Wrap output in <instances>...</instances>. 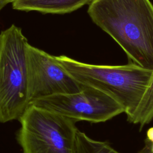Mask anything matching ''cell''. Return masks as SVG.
Instances as JSON below:
<instances>
[{
    "instance_id": "5",
    "label": "cell",
    "mask_w": 153,
    "mask_h": 153,
    "mask_svg": "<svg viewBox=\"0 0 153 153\" xmlns=\"http://www.w3.org/2000/svg\"><path fill=\"white\" fill-rule=\"evenodd\" d=\"M30 104L76 122L102 123L125 113L124 107L112 97L84 84H82V88L78 92L43 97L33 101Z\"/></svg>"
},
{
    "instance_id": "7",
    "label": "cell",
    "mask_w": 153,
    "mask_h": 153,
    "mask_svg": "<svg viewBox=\"0 0 153 153\" xmlns=\"http://www.w3.org/2000/svg\"><path fill=\"white\" fill-rule=\"evenodd\" d=\"M91 0H13L14 10L38 11L44 14H63L73 12L89 4Z\"/></svg>"
},
{
    "instance_id": "1",
    "label": "cell",
    "mask_w": 153,
    "mask_h": 153,
    "mask_svg": "<svg viewBox=\"0 0 153 153\" xmlns=\"http://www.w3.org/2000/svg\"><path fill=\"white\" fill-rule=\"evenodd\" d=\"M87 13L131 62L153 70V4L150 0H91Z\"/></svg>"
},
{
    "instance_id": "6",
    "label": "cell",
    "mask_w": 153,
    "mask_h": 153,
    "mask_svg": "<svg viewBox=\"0 0 153 153\" xmlns=\"http://www.w3.org/2000/svg\"><path fill=\"white\" fill-rule=\"evenodd\" d=\"M27 98L33 101L53 95L79 91L78 82L57 60L56 56L28 44Z\"/></svg>"
},
{
    "instance_id": "4",
    "label": "cell",
    "mask_w": 153,
    "mask_h": 153,
    "mask_svg": "<svg viewBox=\"0 0 153 153\" xmlns=\"http://www.w3.org/2000/svg\"><path fill=\"white\" fill-rule=\"evenodd\" d=\"M19 121L22 153H74L78 130L74 120L30 104Z\"/></svg>"
},
{
    "instance_id": "10",
    "label": "cell",
    "mask_w": 153,
    "mask_h": 153,
    "mask_svg": "<svg viewBox=\"0 0 153 153\" xmlns=\"http://www.w3.org/2000/svg\"><path fill=\"white\" fill-rule=\"evenodd\" d=\"M146 141L153 143V127L149 128L146 132Z\"/></svg>"
},
{
    "instance_id": "3",
    "label": "cell",
    "mask_w": 153,
    "mask_h": 153,
    "mask_svg": "<svg viewBox=\"0 0 153 153\" xmlns=\"http://www.w3.org/2000/svg\"><path fill=\"white\" fill-rule=\"evenodd\" d=\"M27 39L15 25L0 33V123L19 120L27 98Z\"/></svg>"
},
{
    "instance_id": "9",
    "label": "cell",
    "mask_w": 153,
    "mask_h": 153,
    "mask_svg": "<svg viewBox=\"0 0 153 153\" xmlns=\"http://www.w3.org/2000/svg\"><path fill=\"white\" fill-rule=\"evenodd\" d=\"M74 153H120L107 142L96 140L78 130Z\"/></svg>"
},
{
    "instance_id": "8",
    "label": "cell",
    "mask_w": 153,
    "mask_h": 153,
    "mask_svg": "<svg viewBox=\"0 0 153 153\" xmlns=\"http://www.w3.org/2000/svg\"><path fill=\"white\" fill-rule=\"evenodd\" d=\"M153 120V70L146 90L129 123L139 125L140 130Z\"/></svg>"
},
{
    "instance_id": "11",
    "label": "cell",
    "mask_w": 153,
    "mask_h": 153,
    "mask_svg": "<svg viewBox=\"0 0 153 153\" xmlns=\"http://www.w3.org/2000/svg\"><path fill=\"white\" fill-rule=\"evenodd\" d=\"M13 0H0V11L8 4L12 3Z\"/></svg>"
},
{
    "instance_id": "2",
    "label": "cell",
    "mask_w": 153,
    "mask_h": 153,
    "mask_svg": "<svg viewBox=\"0 0 153 153\" xmlns=\"http://www.w3.org/2000/svg\"><path fill=\"white\" fill-rule=\"evenodd\" d=\"M56 58L80 84L96 88L118 101L124 107L127 119L137 108L152 72L133 62L101 65L81 62L65 55Z\"/></svg>"
}]
</instances>
